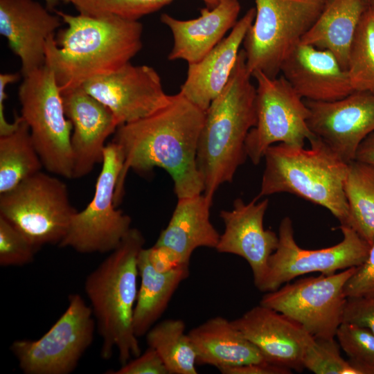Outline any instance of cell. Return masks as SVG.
<instances>
[{
	"mask_svg": "<svg viewBox=\"0 0 374 374\" xmlns=\"http://www.w3.org/2000/svg\"><path fill=\"white\" fill-rule=\"evenodd\" d=\"M355 160L374 166V132L359 145Z\"/></svg>",
	"mask_w": 374,
	"mask_h": 374,
	"instance_id": "obj_39",
	"label": "cell"
},
{
	"mask_svg": "<svg viewBox=\"0 0 374 374\" xmlns=\"http://www.w3.org/2000/svg\"><path fill=\"white\" fill-rule=\"evenodd\" d=\"M310 148L274 144L266 150L258 199L276 193L295 195L328 209L346 225L348 206L344 181L348 163L314 136Z\"/></svg>",
	"mask_w": 374,
	"mask_h": 374,
	"instance_id": "obj_5",
	"label": "cell"
},
{
	"mask_svg": "<svg viewBox=\"0 0 374 374\" xmlns=\"http://www.w3.org/2000/svg\"><path fill=\"white\" fill-rule=\"evenodd\" d=\"M267 362L301 372L305 348L314 338L285 314L259 304L232 321Z\"/></svg>",
	"mask_w": 374,
	"mask_h": 374,
	"instance_id": "obj_18",
	"label": "cell"
},
{
	"mask_svg": "<svg viewBox=\"0 0 374 374\" xmlns=\"http://www.w3.org/2000/svg\"><path fill=\"white\" fill-rule=\"evenodd\" d=\"M342 322L363 326L374 334V294L346 297Z\"/></svg>",
	"mask_w": 374,
	"mask_h": 374,
	"instance_id": "obj_35",
	"label": "cell"
},
{
	"mask_svg": "<svg viewBox=\"0 0 374 374\" xmlns=\"http://www.w3.org/2000/svg\"><path fill=\"white\" fill-rule=\"evenodd\" d=\"M170 221L154 245L174 253L179 260L189 264L197 248H216L220 234L210 218L212 200L203 193L177 198Z\"/></svg>",
	"mask_w": 374,
	"mask_h": 374,
	"instance_id": "obj_23",
	"label": "cell"
},
{
	"mask_svg": "<svg viewBox=\"0 0 374 374\" xmlns=\"http://www.w3.org/2000/svg\"><path fill=\"white\" fill-rule=\"evenodd\" d=\"M280 73L305 100L333 101L354 91L347 70L329 51L300 43Z\"/></svg>",
	"mask_w": 374,
	"mask_h": 374,
	"instance_id": "obj_20",
	"label": "cell"
},
{
	"mask_svg": "<svg viewBox=\"0 0 374 374\" xmlns=\"http://www.w3.org/2000/svg\"><path fill=\"white\" fill-rule=\"evenodd\" d=\"M363 1L367 8L374 6V0H363Z\"/></svg>",
	"mask_w": 374,
	"mask_h": 374,
	"instance_id": "obj_42",
	"label": "cell"
},
{
	"mask_svg": "<svg viewBox=\"0 0 374 374\" xmlns=\"http://www.w3.org/2000/svg\"><path fill=\"white\" fill-rule=\"evenodd\" d=\"M64 312L37 340L19 339L10 346L26 374H69L91 345L96 320L90 305L78 294L69 296Z\"/></svg>",
	"mask_w": 374,
	"mask_h": 374,
	"instance_id": "obj_10",
	"label": "cell"
},
{
	"mask_svg": "<svg viewBox=\"0 0 374 374\" xmlns=\"http://www.w3.org/2000/svg\"><path fill=\"white\" fill-rule=\"evenodd\" d=\"M305 102L313 134L346 163L355 160L359 145L374 132V93L354 91L333 101Z\"/></svg>",
	"mask_w": 374,
	"mask_h": 374,
	"instance_id": "obj_15",
	"label": "cell"
},
{
	"mask_svg": "<svg viewBox=\"0 0 374 374\" xmlns=\"http://www.w3.org/2000/svg\"><path fill=\"white\" fill-rule=\"evenodd\" d=\"M243 49L223 91L205 112L197 153L204 194L213 201L222 184L232 182L247 158L245 142L256 123V88Z\"/></svg>",
	"mask_w": 374,
	"mask_h": 374,
	"instance_id": "obj_3",
	"label": "cell"
},
{
	"mask_svg": "<svg viewBox=\"0 0 374 374\" xmlns=\"http://www.w3.org/2000/svg\"><path fill=\"white\" fill-rule=\"evenodd\" d=\"M141 285L133 315V328L139 338L148 331L166 311L180 283L189 275V264L159 271L151 263L148 249L143 248L138 257Z\"/></svg>",
	"mask_w": 374,
	"mask_h": 374,
	"instance_id": "obj_25",
	"label": "cell"
},
{
	"mask_svg": "<svg viewBox=\"0 0 374 374\" xmlns=\"http://www.w3.org/2000/svg\"><path fill=\"white\" fill-rule=\"evenodd\" d=\"M82 87L112 112L118 126L151 115L166 106L171 96L164 91L154 68L130 62Z\"/></svg>",
	"mask_w": 374,
	"mask_h": 374,
	"instance_id": "obj_14",
	"label": "cell"
},
{
	"mask_svg": "<svg viewBox=\"0 0 374 374\" xmlns=\"http://www.w3.org/2000/svg\"><path fill=\"white\" fill-rule=\"evenodd\" d=\"M66 117L73 125L72 179L89 175L102 163L107 138L118 125L112 112L82 87L61 92Z\"/></svg>",
	"mask_w": 374,
	"mask_h": 374,
	"instance_id": "obj_17",
	"label": "cell"
},
{
	"mask_svg": "<svg viewBox=\"0 0 374 374\" xmlns=\"http://www.w3.org/2000/svg\"><path fill=\"white\" fill-rule=\"evenodd\" d=\"M24 78L18 91L21 116L43 166L54 175L72 179L73 125L66 116L55 73L45 64Z\"/></svg>",
	"mask_w": 374,
	"mask_h": 374,
	"instance_id": "obj_7",
	"label": "cell"
},
{
	"mask_svg": "<svg viewBox=\"0 0 374 374\" xmlns=\"http://www.w3.org/2000/svg\"><path fill=\"white\" fill-rule=\"evenodd\" d=\"M303 364L304 368L316 374H361L349 360L341 356L335 338H314L305 348Z\"/></svg>",
	"mask_w": 374,
	"mask_h": 374,
	"instance_id": "obj_31",
	"label": "cell"
},
{
	"mask_svg": "<svg viewBox=\"0 0 374 374\" xmlns=\"http://www.w3.org/2000/svg\"><path fill=\"white\" fill-rule=\"evenodd\" d=\"M144 244L141 231L132 227L84 281V292L102 339L100 356L108 360L116 350L121 365L141 353L133 315L139 290L138 257Z\"/></svg>",
	"mask_w": 374,
	"mask_h": 374,
	"instance_id": "obj_4",
	"label": "cell"
},
{
	"mask_svg": "<svg viewBox=\"0 0 374 374\" xmlns=\"http://www.w3.org/2000/svg\"><path fill=\"white\" fill-rule=\"evenodd\" d=\"M346 70L354 91L374 93V15L369 8L355 33Z\"/></svg>",
	"mask_w": 374,
	"mask_h": 374,
	"instance_id": "obj_30",
	"label": "cell"
},
{
	"mask_svg": "<svg viewBox=\"0 0 374 374\" xmlns=\"http://www.w3.org/2000/svg\"><path fill=\"white\" fill-rule=\"evenodd\" d=\"M34 0H0V33L21 60L24 77L46 64V43L62 19Z\"/></svg>",
	"mask_w": 374,
	"mask_h": 374,
	"instance_id": "obj_19",
	"label": "cell"
},
{
	"mask_svg": "<svg viewBox=\"0 0 374 374\" xmlns=\"http://www.w3.org/2000/svg\"><path fill=\"white\" fill-rule=\"evenodd\" d=\"M255 15L256 8L248 10L228 36L202 60L188 64L179 93L204 112L227 84Z\"/></svg>",
	"mask_w": 374,
	"mask_h": 374,
	"instance_id": "obj_21",
	"label": "cell"
},
{
	"mask_svg": "<svg viewBox=\"0 0 374 374\" xmlns=\"http://www.w3.org/2000/svg\"><path fill=\"white\" fill-rule=\"evenodd\" d=\"M204 118L205 112L179 92L156 112L117 127L112 141L120 148L124 161L115 191L116 206L130 170L147 174L155 168L164 169L177 198L204 193L197 153Z\"/></svg>",
	"mask_w": 374,
	"mask_h": 374,
	"instance_id": "obj_1",
	"label": "cell"
},
{
	"mask_svg": "<svg viewBox=\"0 0 374 374\" xmlns=\"http://www.w3.org/2000/svg\"><path fill=\"white\" fill-rule=\"evenodd\" d=\"M11 133L0 136V194L15 188L44 168L26 122L18 116Z\"/></svg>",
	"mask_w": 374,
	"mask_h": 374,
	"instance_id": "obj_27",
	"label": "cell"
},
{
	"mask_svg": "<svg viewBox=\"0 0 374 374\" xmlns=\"http://www.w3.org/2000/svg\"><path fill=\"white\" fill-rule=\"evenodd\" d=\"M258 199L255 197L246 203L237 198L231 210L220 211L224 229L215 249L244 258L251 267L255 286L260 290L267 275L269 257L278 247V235L264 228L269 200Z\"/></svg>",
	"mask_w": 374,
	"mask_h": 374,
	"instance_id": "obj_16",
	"label": "cell"
},
{
	"mask_svg": "<svg viewBox=\"0 0 374 374\" xmlns=\"http://www.w3.org/2000/svg\"><path fill=\"white\" fill-rule=\"evenodd\" d=\"M20 75L18 73L0 74V136L8 134L13 132L17 126L18 118L15 114L13 123H8L5 117L4 101L6 98V87L8 84L17 81Z\"/></svg>",
	"mask_w": 374,
	"mask_h": 374,
	"instance_id": "obj_38",
	"label": "cell"
},
{
	"mask_svg": "<svg viewBox=\"0 0 374 374\" xmlns=\"http://www.w3.org/2000/svg\"><path fill=\"white\" fill-rule=\"evenodd\" d=\"M335 337L352 364L374 363V334L368 329L355 323L342 322L337 328Z\"/></svg>",
	"mask_w": 374,
	"mask_h": 374,
	"instance_id": "obj_33",
	"label": "cell"
},
{
	"mask_svg": "<svg viewBox=\"0 0 374 374\" xmlns=\"http://www.w3.org/2000/svg\"><path fill=\"white\" fill-rule=\"evenodd\" d=\"M368 8H369L374 15V6Z\"/></svg>",
	"mask_w": 374,
	"mask_h": 374,
	"instance_id": "obj_43",
	"label": "cell"
},
{
	"mask_svg": "<svg viewBox=\"0 0 374 374\" xmlns=\"http://www.w3.org/2000/svg\"><path fill=\"white\" fill-rule=\"evenodd\" d=\"M67 27L46 43V65L60 91L113 73L142 48L143 25L115 15H72L55 10Z\"/></svg>",
	"mask_w": 374,
	"mask_h": 374,
	"instance_id": "obj_2",
	"label": "cell"
},
{
	"mask_svg": "<svg viewBox=\"0 0 374 374\" xmlns=\"http://www.w3.org/2000/svg\"><path fill=\"white\" fill-rule=\"evenodd\" d=\"M77 211L71 203L66 184L42 170L0 194V215L38 249L46 244L58 245Z\"/></svg>",
	"mask_w": 374,
	"mask_h": 374,
	"instance_id": "obj_8",
	"label": "cell"
},
{
	"mask_svg": "<svg viewBox=\"0 0 374 374\" xmlns=\"http://www.w3.org/2000/svg\"><path fill=\"white\" fill-rule=\"evenodd\" d=\"M341 241L319 249H306L296 243L292 220L284 217L279 226L278 244L268 261V271L260 290L268 292L298 276L313 272L332 274L359 267L366 260L370 244L355 231L340 225Z\"/></svg>",
	"mask_w": 374,
	"mask_h": 374,
	"instance_id": "obj_13",
	"label": "cell"
},
{
	"mask_svg": "<svg viewBox=\"0 0 374 374\" xmlns=\"http://www.w3.org/2000/svg\"><path fill=\"white\" fill-rule=\"evenodd\" d=\"M39 249L7 219L0 215V265L22 266L31 262Z\"/></svg>",
	"mask_w": 374,
	"mask_h": 374,
	"instance_id": "obj_32",
	"label": "cell"
},
{
	"mask_svg": "<svg viewBox=\"0 0 374 374\" xmlns=\"http://www.w3.org/2000/svg\"><path fill=\"white\" fill-rule=\"evenodd\" d=\"M223 374H290V368L266 361L249 364L227 367L219 370Z\"/></svg>",
	"mask_w": 374,
	"mask_h": 374,
	"instance_id": "obj_37",
	"label": "cell"
},
{
	"mask_svg": "<svg viewBox=\"0 0 374 374\" xmlns=\"http://www.w3.org/2000/svg\"><path fill=\"white\" fill-rule=\"evenodd\" d=\"M240 10L238 0H221L214 8L200 10V16L189 20L177 19L166 13L161 22L170 30L173 45L168 59L197 62L223 39L238 21Z\"/></svg>",
	"mask_w": 374,
	"mask_h": 374,
	"instance_id": "obj_22",
	"label": "cell"
},
{
	"mask_svg": "<svg viewBox=\"0 0 374 374\" xmlns=\"http://www.w3.org/2000/svg\"><path fill=\"white\" fill-rule=\"evenodd\" d=\"M46 2V8L48 10H54L55 7L60 3H70V0H44Z\"/></svg>",
	"mask_w": 374,
	"mask_h": 374,
	"instance_id": "obj_41",
	"label": "cell"
},
{
	"mask_svg": "<svg viewBox=\"0 0 374 374\" xmlns=\"http://www.w3.org/2000/svg\"><path fill=\"white\" fill-rule=\"evenodd\" d=\"M185 323L168 319L154 325L145 334L149 347L154 348L169 374H197L196 352Z\"/></svg>",
	"mask_w": 374,
	"mask_h": 374,
	"instance_id": "obj_29",
	"label": "cell"
},
{
	"mask_svg": "<svg viewBox=\"0 0 374 374\" xmlns=\"http://www.w3.org/2000/svg\"><path fill=\"white\" fill-rule=\"evenodd\" d=\"M366 9L363 0H326L301 43L329 51L346 70L350 47Z\"/></svg>",
	"mask_w": 374,
	"mask_h": 374,
	"instance_id": "obj_26",
	"label": "cell"
},
{
	"mask_svg": "<svg viewBox=\"0 0 374 374\" xmlns=\"http://www.w3.org/2000/svg\"><path fill=\"white\" fill-rule=\"evenodd\" d=\"M357 267L288 282L267 292L260 304L288 317L315 339H334L342 323L344 286Z\"/></svg>",
	"mask_w": 374,
	"mask_h": 374,
	"instance_id": "obj_12",
	"label": "cell"
},
{
	"mask_svg": "<svg viewBox=\"0 0 374 374\" xmlns=\"http://www.w3.org/2000/svg\"><path fill=\"white\" fill-rule=\"evenodd\" d=\"M256 15L243 42L251 76L276 78L280 68L321 14L326 0H254Z\"/></svg>",
	"mask_w": 374,
	"mask_h": 374,
	"instance_id": "obj_6",
	"label": "cell"
},
{
	"mask_svg": "<svg viewBox=\"0 0 374 374\" xmlns=\"http://www.w3.org/2000/svg\"><path fill=\"white\" fill-rule=\"evenodd\" d=\"M188 333L196 352L197 365L220 370L265 361L232 321L222 317L211 318Z\"/></svg>",
	"mask_w": 374,
	"mask_h": 374,
	"instance_id": "obj_24",
	"label": "cell"
},
{
	"mask_svg": "<svg viewBox=\"0 0 374 374\" xmlns=\"http://www.w3.org/2000/svg\"><path fill=\"white\" fill-rule=\"evenodd\" d=\"M353 366L360 371L361 374H374V363L371 364Z\"/></svg>",
	"mask_w": 374,
	"mask_h": 374,
	"instance_id": "obj_40",
	"label": "cell"
},
{
	"mask_svg": "<svg viewBox=\"0 0 374 374\" xmlns=\"http://www.w3.org/2000/svg\"><path fill=\"white\" fill-rule=\"evenodd\" d=\"M107 374H169L157 352L151 347L139 355L131 359L115 371H107Z\"/></svg>",
	"mask_w": 374,
	"mask_h": 374,
	"instance_id": "obj_36",
	"label": "cell"
},
{
	"mask_svg": "<svg viewBox=\"0 0 374 374\" xmlns=\"http://www.w3.org/2000/svg\"><path fill=\"white\" fill-rule=\"evenodd\" d=\"M252 77L256 81V123L247 135L245 151L258 165L275 143L304 146L315 136L308 124L310 112L305 100L283 75L271 78L256 72Z\"/></svg>",
	"mask_w": 374,
	"mask_h": 374,
	"instance_id": "obj_11",
	"label": "cell"
},
{
	"mask_svg": "<svg viewBox=\"0 0 374 374\" xmlns=\"http://www.w3.org/2000/svg\"><path fill=\"white\" fill-rule=\"evenodd\" d=\"M348 206L346 226L369 244L374 238V166L354 160L344 181Z\"/></svg>",
	"mask_w": 374,
	"mask_h": 374,
	"instance_id": "obj_28",
	"label": "cell"
},
{
	"mask_svg": "<svg viewBox=\"0 0 374 374\" xmlns=\"http://www.w3.org/2000/svg\"><path fill=\"white\" fill-rule=\"evenodd\" d=\"M344 294L346 297L374 294V238L366 260L346 283Z\"/></svg>",
	"mask_w": 374,
	"mask_h": 374,
	"instance_id": "obj_34",
	"label": "cell"
},
{
	"mask_svg": "<svg viewBox=\"0 0 374 374\" xmlns=\"http://www.w3.org/2000/svg\"><path fill=\"white\" fill-rule=\"evenodd\" d=\"M124 158L118 145L107 144L91 202L73 216L58 246L82 253H110L131 229V217L116 208L115 191Z\"/></svg>",
	"mask_w": 374,
	"mask_h": 374,
	"instance_id": "obj_9",
	"label": "cell"
}]
</instances>
